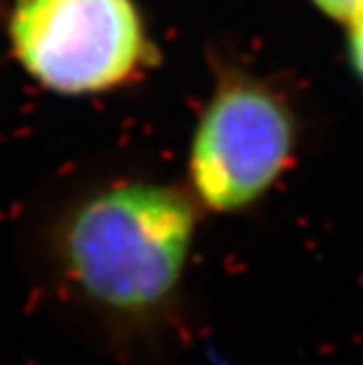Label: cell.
<instances>
[{
  "mask_svg": "<svg viewBox=\"0 0 363 365\" xmlns=\"http://www.w3.org/2000/svg\"><path fill=\"white\" fill-rule=\"evenodd\" d=\"M204 217L186 186L147 175L98 180L40 221L46 287L101 352L125 363L167 359L186 328Z\"/></svg>",
  "mask_w": 363,
  "mask_h": 365,
  "instance_id": "obj_1",
  "label": "cell"
},
{
  "mask_svg": "<svg viewBox=\"0 0 363 365\" xmlns=\"http://www.w3.org/2000/svg\"><path fill=\"white\" fill-rule=\"evenodd\" d=\"M315 3L337 20L344 22H354L359 18H363V0H315Z\"/></svg>",
  "mask_w": 363,
  "mask_h": 365,
  "instance_id": "obj_4",
  "label": "cell"
},
{
  "mask_svg": "<svg viewBox=\"0 0 363 365\" xmlns=\"http://www.w3.org/2000/svg\"><path fill=\"white\" fill-rule=\"evenodd\" d=\"M298 127L276 94L225 86L208 103L188 149L186 188L206 217H245L289 171Z\"/></svg>",
  "mask_w": 363,
  "mask_h": 365,
  "instance_id": "obj_2",
  "label": "cell"
},
{
  "mask_svg": "<svg viewBox=\"0 0 363 365\" xmlns=\"http://www.w3.org/2000/svg\"><path fill=\"white\" fill-rule=\"evenodd\" d=\"M11 36L26 71L68 94L125 81L143 53L129 0H18Z\"/></svg>",
  "mask_w": 363,
  "mask_h": 365,
  "instance_id": "obj_3",
  "label": "cell"
},
{
  "mask_svg": "<svg viewBox=\"0 0 363 365\" xmlns=\"http://www.w3.org/2000/svg\"><path fill=\"white\" fill-rule=\"evenodd\" d=\"M352 31H350V51H352V59H354V66L359 75L363 77V18L354 20L352 24Z\"/></svg>",
  "mask_w": 363,
  "mask_h": 365,
  "instance_id": "obj_5",
  "label": "cell"
}]
</instances>
